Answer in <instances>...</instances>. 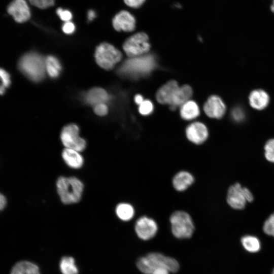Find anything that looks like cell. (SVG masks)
<instances>
[{
	"label": "cell",
	"mask_w": 274,
	"mask_h": 274,
	"mask_svg": "<svg viewBox=\"0 0 274 274\" xmlns=\"http://www.w3.org/2000/svg\"><path fill=\"white\" fill-rule=\"evenodd\" d=\"M7 11L18 23L25 22L31 17L30 8L25 0H13L8 5Z\"/></svg>",
	"instance_id": "obj_11"
},
{
	"label": "cell",
	"mask_w": 274,
	"mask_h": 274,
	"mask_svg": "<svg viewBox=\"0 0 274 274\" xmlns=\"http://www.w3.org/2000/svg\"><path fill=\"white\" fill-rule=\"evenodd\" d=\"M45 68L48 74L51 77L55 78L59 74L61 65L56 58L52 56H49L45 60Z\"/></svg>",
	"instance_id": "obj_25"
},
{
	"label": "cell",
	"mask_w": 274,
	"mask_h": 274,
	"mask_svg": "<svg viewBox=\"0 0 274 274\" xmlns=\"http://www.w3.org/2000/svg\"><path fill=\"white\" fill-rule=\"evenodd\" d=\"M114 28L117 31L130 32L135 27V19L128 11L122 10L117 13L112 20Z\"/></svg>",
	"instance_id": "obj_13"
},
{
	"label": "cell",
	"mask_w": 274,
	"mask_h": 274,
	"mask_svg": "<svg viewBox=\"0 0 274 274\" xmlns=\"http://www.w3.org/2000/svg\"><path fill=\"white\" fill-rule=\"evenodd\" d=\"M124 3L128 7L137 8L141 6L146 0H123Z\"/></svg>",
	"instance_id": "obj_36"
},
{
	"label": "cell",
	"mask_w": 274,
	"mask_h": 274,
	"mask_svg": "<svg viewBox=\"0 0 274 274\" xmlns=\"http://www.w3.org/2000/svg\"><path fill=\"white\" fill-rule=\"evenodd\" d=\"M272 274H274V269L273 270Z\"/></svg>",
	"instance_id": "obj_43"
},
{
	"label": "cell",
	"mask_w": 274,
	"mask_h": 274,
	"mask_svg": "<svg viewBox=\"0 0 274 274\" xmlns=\"http://www.w3.org/2000/svg\"><path fill=\"white\" fill-rule=\"evenodd\" d=\"M179 87L175 81H170L162 86L156 93L157 101L162 104L171 105Z\"/></svg>",
	"instance_id": "obj_15"
},
{
	"label": "cell",
	"mask_w": 274,
	"mask_h": 274,
	"mask_svg": "<svg viewBox=\"0 0 274 274\" xmlns=\"http://www.w3.org/2000/svg\"><path fill=\"white\" fill-rule=\"evenodd\" d=\"M139 106V112L142 115H148L151 114L153 111V104L149 100H144Z\"/></svg>",
	"instance_id": "obj_30"
},
{
	"label": "cell",
	"mask_w": 274,
	"mask_h": 274,
	"mask_svg": "<svg viewBox=\"0 0 274 274\" xmlns=\"http://www.w3.org/2000/svg\"><path fill=\"white\" fill-rule=\"evenodd\" d=\"M85 99L88 104L95 106L100 104H104L107 101L108 94L102 88H95L87 93Z\"/></svg>",
	"instance_id": "obj_20"
},
{
	"label": "cell",
	"mask_w": 274,
	"mask_h": 274,
	"mask_svg": "<svg viewBox=\"0 0 274 274\" xmlns=\"http://www.w3.org/2000/svg\"><path fill=\"white\" fill-rule=\"evenodd\" d=\"M134 100L135 102L139 105L144 101L143 96L140 94L135 95Z\"/></svg>",
	"instance_id": "obj_40"
},
{
	"label": "cell",
	"mask_w": 274,
	"mask_h": 274,
	"mask_svg": "<svg viewBox=\"0 0 274 274\" xmlns=\"http://www.w3.org/2000/svg\"><path fill=\"white\" fill-rule=\"evenodd\" d=\"M75 30V24L71 21L65 22L62 26L63 31L66 34H71Z\"/></svg>",
	"instance_id": "obj_35"
},
{
	"label": "cell",
	"mask_w": 274,
	"mask_h": 274,
	"mask_svg": "<svg viewBox=\"0 0 274 274\" xmlns=\"http://www.w3.org/2000/svg\"><path fill=\"white\" fill-rule=\"evenodd\" d=\"M96 17V12L93 10H90L87 13V18L89 21H92Z\"/></svg>",
	"instance_id": "obj_38"
},
{
	"label": "cell",
	"mask_w": 274,
	"mask_h": 274,
	"mask_svg": "<svg viewBox=\"0 0 274 274\" xmlns=\"http://www.w3.org/2000/svg\"><path fill=\"white\" fill-rule=\"evenodd\" d=\"M253 200V196L251 191L238 183L231 186L228 190L227 202L234 209H243L247 202Z\"/></svg>",
	"instance_id": "obj_9"
},
{
	"label": "cell",
	"mask_w": 274,
	"mask_h": 274,
	"mask_svg": "<svg viewBox=\"0 0 274 274\" xmlns=\"http://www.w3.org/2000/svg\"><path fill=\"white\" fill-rule=\"evenodd\" d=\"M62 144L66 148L75 150L80 152L85 150L86 147L85 140L80 136L79 128L75 124L64 126L60 133Z\"/></svg>",
	"instance_id": "obj_8"
},
{
	"label": "cell",
	"mask_w": 274,
	"mask_h": 274,
	"mask_svg": "<svg viewBox=\"0 0 274 274\" xmlns=\"http://www.w3.org/2000/svg\"><path fill=\"white\" fill-rule=\"evenodd\" d=\"M232 119L239 122L244 120L245 118V113L243 108L237 107L232 109L231 113Z\"/></svg>",
	"instance_id": "obj_31"
},
{
	"label": "cell",
	"mask_w": 274,
	"mask_h": 274,
	"mask_svg": "<svg viewBox=\"0 0 274 274\" xmlns=\"http://www.w3.org/2000/svg\"><path fill=\"white\" fill-rule=\"evenodd\" d=\"M156 66V61L152 55L133 57L127 60L119 70L120 74L136 78L148 74Z\"/></svg>",
	"instance_id": "obj_4"
},
{
	"label": "cell",
	"mask_w": 274,
	"mask_h": 274,
	"mask_svg": "<svg viewBox=\"0 0 274 274\" xmlns=\"http://www.w3.org/2000/svg\"><path fill=\"white\" fill-rule=\"evenodd\" d=\"M193 176L189 172L181 170L173 177V185L175 190L182 192L187 189L194 182Z\"/></svg>",
	"instance_id": "obj_17"
},
{
	"label": "cell",
	"mask_w": 274,
	"mask_h": 274,
	"mask_svg": "<svg viewBox=\"0 0 274 274\" xmlns=\"http://www.w3.org/2000/svg\"><path fill=\"white\" fill-rule=\"evenodd\" d=\"M177 8H180L181 7V5L179 4H176L175 5Z\"/></svg>",
	"instance_id": "obj_42"
},
{
	"label": "cell",
	"mask_w": 274,
	"mask_h": 274,
	"mask_svg": "<svg viewBox=\"0 0 274 274\" xmlns=\"http://www.w3.org/2000/svg\"><path fill=\"white\" fill-rule=\"evenodd\" d=\"M186 136L192 143L195 145H201L207 140L209 131L203 123L195 122L187 127Z\"/></svg>",
	"instance_id": "obj_12"
},
{
	"label": "cell",
	"mask_w": 274,
	"mask_h": 274,
	"mask_svg": "<svg viewBox=\"0 0 274 274\" xmlns=\"http://www.w3.org/2000/svg\"><path fill=\"white\" fill-rule=\"evenodd\" d=\"M169 271L164 267H159L155 268L151 274H169Z\"/></svg>",
	"instance_id": "obj_37"
},
{
	"label": "cell",
	"mask_w": 274,
	"mask_h": 274,
	"mask_svg": "<svg viewBox=\"0 0 274 274\" xmlns=\"http://www.w3.org/2000/svg\"><path fill=\"white\" fill-rule=\"evenodd\" d=\"M136 266L144 274H151L155 268L159 267H164L172 272H177L179 268V263L175 259L158 252H152L140 258Z\"/></svg>",
	"instance_id": "obj_2"
},
{
	"label": "cell",
	"mask_w": 274,
	"mask_h": 274,
	"mask_svg": "<svg viewBox=\"0 0 274 274\" xmlns=\"http://www.w3.org/2000/svg\"><path fill=\"white\" fill-rule=\"evenodd\" d=\"M59 268L62 274H78L79 272L75 259L71 256H64L61 258Z\"/></svg>",
	"instance_id": "obj_24"
},
{
	"label": "cell",
	"mask_w": 274,
	"mask_h": 274,
	"mask_svg": "<svg viewBox=\"0 0 274 274\" xmlns=\"http://www.w3.org/2000/svg\"><path fill=\"white\" fill-rule=\"evenodd\" d=\"M61 156L66 164L71 168L79 169L83 165L84 159L82 155L75 150L64 148Z\"/></svg>",
	"instance_id": "obj_18"
},
{
	"label": "cell",
	"mask_w": 274,
	"mask_h": 274,
	"mask_svg": "<svg viewBox=\"0 0 274 274\" xmlns=\"http://www.w3.org/2000/svg\"><path fill=\"white\" fill-rule=\"evenodd\" d=\"M263 229L265 233L274 237V213L265 221Z\"/></svg>",
	"instance_id": "obj_28"
},
{
	"label": "cell",
	"mask_w": 274,
	"mask_h": 274,
	"mask_svg": "<svg viewBox=\"0 0 274 274\" xmlns=\"http://www.w3.org/2000/svg\"><path fill=\"white\" fill-rule=\"evenodd\" d=\"M148 37L144 32L136 33L128 38L123 44V49L130 57L140 56L148 52L150 48Z\"/></svg>",
	"instance_id": "obj_7"
},
{
	"label": "cell",
	"mask_w": 274,
	"mask_h": 274,
	"mask_svg": "<svg viewBox=\"0 0 274 274\" xmlns=\"http://www.w3.org/2000/svg\"><path fill=\"white\" fill-rule=\"evenodd\" d=\"M94 112L99 116H104L108 113V107L105 104H100L95 106Z\"/></svg>",
	"instance_id": "obj_34"
},
{
	"label": "cell",
	"mask_w": 274,
	"mask_h": 274,
	"mask_svg": "<svg viewBox=\"0 0 274 274\" xmlns=\"http://www.w3.org/2000/svg\"><path fill=\"white\" fill-rule=\"evenodd\" d=\"M33 6L41 9H46L54 5V0H28Z\"/></svg>",
	"instance_id": "obj_29"
},
{
	"label": "cell",
	"mask_w": 274,
	"mask_h": 274,
	"mask_svg": "<svg viewBox=\"0 0 274 274\" xmlns=\"http://www.w3.org/2000/svg\"><path fill=\"white\" fill-rule=\"evenodd\" d=\"M11 274H41L36 264L28 261L17 262L12 268Z\"/></svg>",
	"instance_id": "obj_19"
},
{
	"label": "cell",
	"mask_w": 274,
	"mask_h": 274,
	"mask_svg": "<svg viewBox=\"0 0 274 274\" xmlns=\"http://www.w3.org/2000/svg\"><path fill=\"white\" fill-rule=\"evenodd\" d=\"M180 114L183 119L190 120L199 115V110L196 102L188 100L182 105Z\"/></svg>",
	"instance_id": "obj_22"
},
{
	"label": "cell",
	"mask_w": 274,
	"mask_h": 274,
	"mask_svg": "<svg viewBox=\"0 0 274 274\" xmlns=\"http://www.w3.org/2000/svg\"><path fill=\"white\" fill-rule=\"evenodd\" d=\"M192 94V90L189 86L184 85L179 87L173 101L170 106L171 110H174L178 106H182L188 101Z\"/></svg>",
	"instance_id": "obj_21"
},
{
	"label": "cell",
	"mask_w": 274,
	"mask_h": 274,
	"mask_svg": "<svg viewBox=\"0 0 274 274\" xmlns=\"http://www.w3.org/2000/svg\"><path fill=\"white\" fill-rule=\"evenodd\" d=\"M270 10L273 13H274V0H272V4L270 6Z\"/></svg>",
	"instance_id": "obj_41"
},
{
	"label": "cell",
	"mask_w": 274,
	"mask_h": 274,
	"mask_svg": "<svg viewBox=\"0 0 274 274\" xmlns=\"http://www.w3.org/2000/svg\"><path fill=\"white\" fill-rule=\"evenodd\" d=\"M241 242L244 248L249 252L255 253L260 249V241L255 236L246 235L242 238Z\"/></svg>",
	"instance_id": "obj_26"
},
{
	"label": "cell",
	"mask_w": 274,
	"mask_h": 274,
	"mask_svg": "<svg viewBox=\"0 0 274 274\" xmlns=\"http://www.w3.org/2000/svg\"><path fill=\"white\" fill-rule=\"evenodd\" d=\"M97 64L106 70L112 69L122 58V54L118 49L108 43H102L95 51Z\"/></svg>",
	"instance_id": "obj_6"
},
{
	"label": "cell",
	"mask_w": 274,
	"mask_h": 274,
	"mask_svg": "<svg viewBox=\"0 0 274 274\" xmlns=\"http://www.w3.org/2000/svg\"><path fill=\"white\" fill-rule=\"evenodd\" d=\"M171 230L177 238L184 239L190 238L194 230V225L191 217L187 212L177 211L170 216Z\"/></svg>",
	"instance_id": "obj_5"
},
{
	"label": "cell",
	"mask_w": 274,
	"mask_h": 274,
	"mask_svg": "<svg viewBox=\"0 0 274 274\" xmlns=\"http://www.w3.org/2000/svg\"><path fill=\"white\" fill-rule=\"evenodd\" d=\"M134 230L140 238L147 241L152 238L156 235L158 226L154 219L144 216L137 220Z\"/></svg>",
	"instance_id": "obj_10"
},
{
	"label": "cell",
	"mask_w": 274,
	"mask_h": 274,
	"mask_svg": "<svg viewBox=\"0 0 274 274\" xmlns=\"http://www.w3.org/2000/svg\"><path fill=\"white\" fill-rule=\"evenodd\" d=\"M6 204V199L4 196L0 194V211L2 210Z\"/></svg>",
	"instance_id": "obj_39"
},
{
	"label": "cell",
	"mask_w": 274,
	"mask_h": 274,
	"mask_svg": "<svg viewBox=\"0 0 274 274\" xmlns=\"http://www.w3.org/2000/svg\"><path fill=\"white\" fill-rule=\"evenodd\" d=\"M115 211L117 217L123 221H128L131 220L135 213L133 206L126 202L118 204L116 208Z\"/></svg>",
	"instance_id": "obj_23"
},
{
	"label": "cell",
	"mask_w": 274,
	"mask_h": 274,
	"mask_svg": "<svg viewBox=\"0 0 274 274\" xmlns=\"http://www.w3.org/2000/svg\"><path fill=\"white\" fill-rule=\"evenodd\" d=\"M56 13L60 19L64 22L71 21L73 17L72 13L70 11L61 8L57 9Z\"/></svg>",
	"instance_id": "obj_32"
},
{
	"label": "cell",
	"mask_w": 274,
	"mask_h": 274,
	"mask_svg": "<svg viewBox=\"0 0 274 274\" xmlns=\"http://www.w3.org/2000/svg\"><path fill=\"white\" fill-rule=\"evenodd\" d=\"M0 80L2 85L5 88L8 87L11 83L10 76L4 70L0 68Z\"/></svg>",
	"instance_id": "obj_33"
},
{
	"label": "cell",
	"mask_w": 274,
	"mask_h": 274,
	"mask_svg": "<svg viewBox=\"0 0 274 274\" xmlns=\"http://www.w3.org/2000/svg\"><path fill=\"white\" fill-rule=\"evenodd\" d=\"M265 157L266 159L274 162V139L269 140L264 146Z\"/></svg>",
	"instance_id": "obj_27"
},
{
	"label": "cell",
	"mask_w": 274,
	"mask_h": 274,
	"mask_svg": "<svg viewBox=\"0 0 274 274\" xmlns=\"http://www.w3.org/2000/svg\"><path fill=\"white\" fill-rule=\"evenodd\" d=\"M18 67L27 78L33 82H39L45 76V60L39 54L30 52L20 58Z\"/></svg>",
	"instance_id": "obj_3"
},
{
	"label": "cell",
	"mask_w": 274,
	"mask_h": 274,
	"mask_svg": "<svg viewBox=\"0 0 274 274\" xmlns=\"http://www.w3.org/2000/svg\"><path fill=\"white\" fill-rule=\"evenodd\" d=\"M203 109L209 117L220 119L225 113L226 106L220 97L216 95H212L205 103Z\"/></svg>",
	"instance_id": "obj_14"
},
{
	"label": "cell",
	"mask_w": 274,
	"mask_h": 274,
	"mask_svg": "<svg viewBox=\"0 0 274 274\" xmlns=\"http://www.w3.org/2000/svg\"><path fill=\"white\" fill-rule=\"evenodd\" d=\"M56 186L57 193L63 203H76L80 200L84 185L78 178L61 176L57 180Z\"/></svg>",
	"instance_id": "obj_1"
},
{
	"label": "cell",
	"mask_w": 274,
	"mask_h": 274,
	"mask_svg": "<svg viewBox=\"0 0 274 274\" xmlns=\"http://www.w3.org/2000/svg\"><path fill=\"white\" fill-rule=\"evenodd\" d=\"M270 98L268 93L262 89H255L249 94V101L251 107L257 110H262L267 107Z\"/></svg>",
	"instance_id": "obj_16"
}]
</instances>
